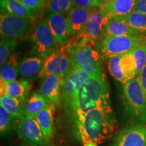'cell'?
Returning <instances> with one entry per match:
<instances>
[{"mask_svg":"<svg viewBox=\"0 0 146 146\" xmlns=\"http://www.w3.org/2000/svg\"><path fill=\"white\" fill-rule=\"evenodd\" d=\"M116 127V119L110 99H108L87 113L74 129L83 143L93 141L101 144L111 138Z\"/></svg>","mask_w":146,"mask_h":146,"instance_id":"1","label":"cell"},{"mask_svg":"<svg viewBox=\"0 0 146 146\" xmlns=\"http://www.w3.org/2000/svg\"><path fill=\"white\" fill-rule=\"evenodd\" d=\"M108 99H110V88L104 74L90 76L78 91L67 112L72 118L74 128L81 123L87 113Z\"/></svg>","mask_w":146,"mask_h":146,"instance_id":"2","label":"cell"},{"mask_svg":"<svg viewBox=\"0 0 146 146\" xmlns=\"http://www.w3.org/2000/svg\"><path fill=\"white\" fill-rule=\"evenodd\" d=\"M70 42V54L74 68L85 72L89 76L101 75L103 73L102 58L96 46L83 41H75L72 38Z\"/></svg>","mask_w":146,"mask_h":146,"instance_id":"3","label":"cell"},{"mask_svg":"<svg viewBox=\"0 0 146 146\" xmlns=\"http://www.w3.org/2000/svg\"><path fill=\"white\" fill-rule=\"evenodd\" d=\"M122 98L128 117L146 125V97L137 76L123 84Z\"/></svg>","mask_w":146,"mask_h":146,"instance_id":"4","label":"cell"},{"mask_svg":"<svg viewBox=\"0 0 146 146\" xmlns=\"http://www.w3.org/2000/svg\"><path fill=\"white\" fill-rule=\"evenodd\" d=\"M144 44H146L145 35L102 36L97 41L96 49L102 59L109 60L114 56L130 52Z\"/></svg>","mask_w":146,"mask_h":146,"instance_id":"5","label":"cell"},{"mask_svg":"<svg viewBox=\"0 0 146 146\" xmlns=\"http://www.w3.org/2000/svg\"><path fill=\"white\" fill-rule=\"evenodd\" d=\"M70 40V39H69ZM70 42L62 45L59 49L43 60L39 77L54 75L64 78L73 68L70 54Z\"/></svg>","mask_w":146,"mask_h":146,"instance_id":"6","label":"cell"},{"mask_svg":"<svg viewBox=\"0 0 146 146\" xmlns=\"http://www.w3.org/2000/svg\"><path fill=\"white\" fill-rule=\"evenodd\" d=\"M90 78L83 70L73 68L64 78L61 86V105L68 112L78 91Z\"/></svg>","mask_w":146,"mask_h":146,"instance_id":"7","label":"cell"},{"mask_svg":"<svg viewBox=\"0 0 146 146\" xmlns=\"http://www.w3.org/2000/svg\"><path fill=\"white\" fill-rule=\"evenodd\" d=\"M32 41L35 51L41 58H47L61 46L58 44L45 21H39L35 25Z\"/></svg>","mask_w":146,"mask_h":146,"instance_id":"8","label":"cell"},{"mask_svg":"<svg viewBox=\"0 0 146 146\" xmlns=\"http://www.w3.org/2000/svg\"><path fill=\"white\" fill-rule=\"evenodd\" d=\"M18 137L29 146H48L50 139L42 132L35 118L25 114L18 121Z\"/></svg>","mask_w":146,"mask_h":146,"instance_id":"9","label":"cell"},{"mask_svg":"<svg viewBox=\"0 0 146 146\" xmlns=\"http://www.w3.org/2000/svg\"><path fill=\"white\" fill-rule=\"evenodd\" d=\"M108 22V20L104 16L100 8H98L91 15L83 30L72 38L75 41H83L96 46L97 41L101 38L104 27Z\"/></svg>","mask_w":146,"mask_h":146,"instance_id":"10","label":"cell"},{"mask_svg":"<svg viewBox=\"0 0 146 146\" xmlns=\"http://www.w3.org/2000/svg\"><path fill=\"white\" fill-rule=\"evenodd\" d=\"M109 146H146V125L138 123L123 129Z\"/></svg>","mask_w":146,"mask_h":146,"instance_id":"11","label":"cell"},{"mask_svg":"<svg viewBox=\"0 0 146 146\" xmlns=\"http://www.w3.org/2000/svg\"><path fill=\"white\" fill-rule=\"evenodd\" d=\"M29 18H21L1 13L0 33L1 37L18 38L25 36L31 21Z\"/></svg>","mask_w":146,"mask_h":146,"instance_id":"12","label":"cell"},{"mask_svg":"<svg viewBox=\"0 0 146 146\" xmlns=\"http://www.w3.org/2000/svg\"><path fill=\"white\" fill-rule=\"evenodd\" d=\"M97 9L72 8L69 11L66 18L70 36H75L83 30Z\"/></svg>","mask_w":146,"mask_h":146,"instance_id":"13","label":"cell"},{"mask_svg":"<svg viewBox=\"0 0 146 146\" xmlns=\"http://www.w3.org/2000/svg\"><path fill=\"white\" fill-rule=\"evenodd\" d=\"M45 21L58 44L62 46L68 43L70 36L68 21L64 14H48L45 18Z\"/></svg>","mask_w":146,"mask_h":146,"instance_id":"14","label":"cell"},{"mask_svg":"<svg viewBox=\"0 0 146 146\" xmlns=\"http://www.w3.org/2000/svg\"><path fill=\"white\" fill-rule=\"evenodd\" d=\"M137 0H111L100 8L108 21L114 17L123 16L135 11Z\"/></svg>","mask_w":146,"mask_h":146,"instance_id":"15","label":"cell"},{"mask_svg":"<svg viewBox=\"0 0 146 146\" xmlns=\"http://www.w3.org/2000/svg\"><path fill=\"white\" fill-rule=\"evenodd\" d=\"M64 78L49 75L43 78L39 91L54 105L61 106V86Z\"/></svg>","mask_w":146,"mask_h":146,"instance_id":"16","label":"cell"},{"mask_svg":"<svg viewBox=\"0 0 146 146\" xmlns=\"http://www.w3.org/2000/svg\"><path fill=\"white\" fill-rule=\"evenodd\" d=\"M145 32L137 30L123 23L110 20L104 27L102 36H131L145 35Z\"/></svg>","mask_w":146,"mask_h":146,"instance_id":"17","label":"cell"},{"mask_svg":"<svg viewBox=\"0 0 146 146\" xmlns=\"http://www.w3.org/2000/svg\"><path fill=\"white\" fill-rule=\"evenodd\" d=\"M43 60L37 56L23 59L18 63V75L22 78L31 79L39 75L43 66Z\"/></svg>","mask_w":146,"mask_h":146,"instance_id":"18","label":"cell"},{"mask_svg":"<svg viewBox=\"0 0 146 146\" xmlns=\"http://www.w3.org/2000/svg\"><path fill=\"white\" fill-rule=\"evenodd\" d=\"M1 13L21 18L34 19L35 11L31 10L18 0H0Z\"/></svg>","mask_w":146,"mask_h":146,"instance_id":"19","label":"cell"},{"mask_svg":"<svg viewBox=\"0 0 146 146\" xmlns=\"http://www.w3.org/2000/svg\"><path fill=\"white\" fill-rule=\"evenodd\" d=\"M54 105L39 91H35L24 104L26 115L35 117L39 113Z\"/></svg>","mask_w":146,"mask_h":146,"instance_id":"20","label":"cell"},{"mask_svg":"<svg viewBox=\"0 0 146 146\" xmlns=\"http://www.w3.org/2000/svg\"><path fill=\"white\" fill-rule=\"evenodd\" d=\"M31 89V84L28 80H14L7 81L6 96L15 98L25 104Z\"/></svg>","mask_w":146,"mask_h":146,"instance_id":"21","label":"cell"},{"mask_svg":"<svg viewBox=\"0 0 146 146\" xmlns=\"http://www.w3.org/2000/svg\"><path fill=\"white\" fill-rule=\"evenodd\" d=\"M110 20L123 23L133 28L146 33V14H145L133 11L128 15L114 17Z\"/></svg>","mask_w":146,"mask_h":146,"instance_id":"22","label":"cell"},{"mask_svg":"<svg viewBox=\"0 0 146 146\" xmlns=\"http://www.w3.org/2000/svg\"><path fill=\"white\" fill-rule=\"evenodd\" d=\"M54 105L44 110L35 116L42 132L47 138L52 136L54 131Z\"/></svg>","mask_w":146,"mask_h":146,"instance_id":"23","label":"cell"},{"mask_svg":"<svg viewBox=\"0 0 146 146\" xmlns=\"http://www.w3.org/2000/svg\"><path fill=\"white\" fill-rule=\"evenodd\" d=\"M19 56L20 53H14L1 66V70H0L1 78L8 82L16 80L18 76Z\"/></svg>","mask_w":146,"mask_h":146,"instance_id":"24","label":"cell"},{"mask_svg":"<svg viewBox=\"0 0 146 146\" xmlns=\"http://www.w3.org/2000/svg\"><path fill=\"white\" fill-rule=\"evenodd\" d=\"M0 104L13 117L20 120L25 114L24 110V104L15 98L8 96L0 98Z\"/></svg>","mask_w":146,"mask_h":146,"instance_id":"25","label":"cell"},{"mask_svg":"<svg viewBox=\"0 0 146 146\" xmlns=\"http://www.w3.org/2000/svg\"><path fill=\"white\" fill-rule=\"evenodd\" d=\"M120 66L122 72L125 76L126 83L136 77L135 62L131 52L121 55Z\"/></svg>","mask_w":146,"mask_h":146,"instance_id":"26","label":"cell"},{"mask_svg":"<svg viewBox=\"0 0 146 146\" xmlns=\"http://www.w3.org/2000/svg\"><path fill=\"white\" fill-rule=\"evenodd\" d=\"M18 39L1 37L0 42V65L1 66L14 54V50L17 46Z\"/></svg>","mask_w":146,"mask_h":146,"instance_id":"27","label":"cell"},{"mask_svg":"<svg viewBox=\"0 0 146 146\" xmlns=\"http://www.w3.org/2000/svg\"><path fill=\"white\" fill-rule=\"evenodd\" d=\"M20 120L11 115L3 106H0V132L1 137H4L13 129L16 122Z\"/></svg>","mask_w":146,"mask_h":146,"instance_id":"28","label":"cell"},{"mask_svg":"<svg viewBox=\"0 0 146 146\" xmlns=\"http://www.w3.org/2000/svg\"><path fill=\"white\" fill-rule=\"evenodd\" d=\"M72 8V0H50L47 5L48 14H68Z\"/></svg>","mask_w":146,"mask_h":146,"instance_id":"29","label":"cell"},{"mask_svg":"<svg viewBox=\"0 0 146 146\" xmlns=\"http://www.w3.org/2000/svg\"><path fill=\"white\" fill-rule=\"evenodd\" d=\"M135 59L136 64L137 76L146 65V44L137 47L131 52Z\"/></svg>","mask_w":146,"mask_h":146,"instance_id":"30","label":"cell"},{"mask_svg":"<svg viewBox=\"0 0 146 146\" xmlns=\"http://www.w3.org/2000/svg\"><path fill=\"white\" fill-rule=\"evenodd\" d=\"M120 59H121V55L110 58L108 62V69L111 75L114 79L124 84L126 83V81L120 68Z\"/></svg>","mask_w":146,"mask_h":146,"instance_id":"31","label":"cell"},{"mask_svg":"<svg viewBox=\"0 0 146 146\" xmlns=\"http://www.w3.org/2000/svg\"><path fill=\"white\" fill-rule=\"evenodd\" d=\"M27 8L34 11L41 10L45 7L44 0H18Z\"/></svg>","mask_w":146,"mask_h":146,"instance_id":"32","label":"cell"},{"mask_svg":"<svg viewBox=\"0 0 146 146\" xmlns=\"http://www.w3.org/2000/svg\"><path fill=\"white\" fill-rule=\"evenodd\" d=\"M73 8H98L96 0H72Z\"/></svg>","mask_w":146,"mask_h":146,"instance_id":"33","label":"cell"},{"mask_svg":"<svg viewBox=\"0 0 146 146\" xmlns=\"http://www.w3.org/2000/svg\"><path fill=\"white\" fill-rule=\"evenodd\" d=\"M137 78L146 97V65L144 67L143 70L141 71V72L137 76Z\"/></svg>","mask_w":146,"mask_h":146,"instance_id":"34","label":"cell"},{"mask_svg":"<svg viewBox=\"0 0 146 146\" xmlns=\"http://www.w3.org/2000/svg\"><path fill=\"white\" fill-rule=\"evenodd\" d=\"M135 11L146 14V0H137Z\"/></svg>","mask_w":146,"mask_h":146,"instance_id":"35","label":"cell"},{"mask_svg":"<svg viewBox=\"0 0 146 146\" xmlns=\"http://www.w3.org/2000/svg\"><path fill=\"white\" fill-rule=\"evenodd\" d=\"M110 1H111V0H98V8H100L102 5L109 2Z\"/></svg>","mask_w":146,"mask_h":146,"instance_id":"36","label":"cell"},{"mask_svg":"<svg viewBox=\"0 0 146 146\" xmlns=\"http://www.w3.org/2000/svg\"><path fill=\"white\" fill-rule=\"evenodd\" d=\"M83 146H98L97 143L93 141H89V142H85L83 143Z\"/></svg>","mask_w":146,"mask_h":146,"instance_id":"37","label":"cell"},{"mask_svg":"<svg viewBox=\"0 0 146 146\" xmlns=\"http://www.w3.org/2000/svg\"><path fill=\"white\" fill-rule=\"evenodd\" d=\"M50 0H44V5H45V7L47 6V5L48 4L49 1H50Z\"/></svg>","mask_w":146,"mask_h":146,"instance_id":"38","label":"cell"},{"mask_svg":"<svg viewBox=\"0 0 146 146\" xmlns=\"http://www.w3.org/2000/svg\"><path fill=\"white\" fill-rule=\"evenodd\" d=\"M16 146H29V145H25V144H21V145H18Z\"/></svg>","mask_w":146,"mask_h":146,"instance_id":"39","label":"cell"},{"mask_svg":"<svg viewBox=\"0 0 146 146\" xmlns=\"http://www.w3.org/2000/svg\"><path fill=\"white\" fill-rule=\"evenodd\" d=\"M96 5H97V8H98V0H96Z\"/></svg>","mask_w":146,"mask_h":146,"instance_id":"40","label":"cell"}]
</instances>
